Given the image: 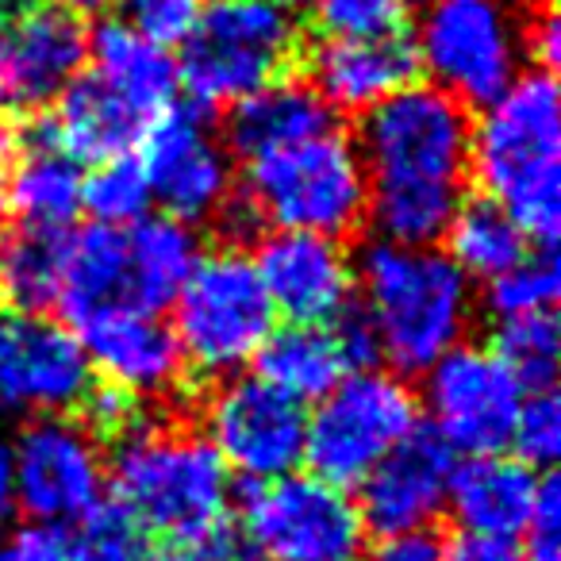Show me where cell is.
I'll use <instances>...</instances> for the list:
<instances>
[{
    "mask_svg": "<svg viewBox=\"0 0 561 561\" xmlns=\"http://www.w3.org/2000/svg\"><path fill=\"white\" fill-rule=\"evenodd\" d=\"M366 193L358 147L331 127L297 147L250 158L239 204L254 224L343 239L366 219Z\"/></svg>",
    "mask_w": 561,
    "mask_h": 561,
    "instance_id": "8992f818",
    "label": "cell"
},
{
    "mask_svg": "<svg viewBox=\"0 0 561 561\" xmlns=\"http://www.w3.org/2000/svg\"><path fill=\"white\" fill-rule=\"evenodd\" d=\"M147 127L150 119L142 112H135L131 104L119 101L108 85H101L89 73V78H78L58 96L55 116L43 124V131L78 165L81 162L96 165V162H108V158L131 154Z\"/></svg>",
    "mask_w": 561,
    "mask_h": 561,
    "instance_id": "7402d4cb",
    "label": "cell"
},
{
    "mask_svg": "<svg viewBox=\"0 0 561 561\" xmlns=\"http://www.w3.org/2000/svg\"><path fill=\"white\" fill-rule=\"evenodd\" d=\"M415 431H420V400L404 377L374 366L354 369L308 412V473L335 489H351L366 481Z\"/></svg>",
    "mask_w": 561,
    "mask_h": 561,
    "instance_id": "9c48e42d",
    "label": "cell"
},
{
    "mask_svg": "<svg viewBox=\"0 0 561 561\" xmlns=\"http://www.w3.org/2000/svg\"><path fill=\"white\" fill-rule=\"evenodd\" d=\"M530 16V0H420V70L461 108H484L523 73Z\"/></svg>",
    "mask_w": 561,
    "mask_h": 561,
    "instance_id": "5b68a950",
    "label": "cell"
},
{
    "mask_svg": "<svg viewBox=\"0 0 561 561\" xmlns=\"http://www.w3.org/2000/svg\"><path fill=\"white\" fill-rule=\"evenodd\" d=\"M469 178L515 219L527 242L553 250L561 231V93L530 70L481 108L469 139Z\"/></svg>",
    "mask_w": 561,
    "mask_h": 561,
    "instance_id": "7a4b0ae2",
    "label": "cell"
},
{
    "mask_svg": "<svg viewBox=\"0 0 561 561\" xmlns=\"http://www.w3.org/2000/svg\"><path fill=\"white\" fill-rule=\"evenodd\" d=\"M124 4V24L135 35H142L154 47H185L193 35L196 20H201V0H119Z\"/></svg>",
    "mask_w": 561,
    "mask_h": 561,
    "instance_id": "8d00e7d4",
    "label": "cell"
},
{
    "mask_svg": "<svg viewBox=\"0 0 561 561\" xmlns=\"http://www.w3.org/2000/svg\"><path fill=\"white\" fill-rule=\"evenodd\" d=\"M81 165L50 142L43 127H35L16 165L4 178V196L20 227L32 231H70L81 211Z\"/></svg>",
    "mask_w": 561,
    "mask_h": 561,
    "instance_id": "d4e9b609",
    "label": "cell"
},
{
    "mask_svg": "<svg viewBox=\"0 0 561 561\" xmlns=\"http://www.w3.org/2000/svg\"><path fill=\"white\" fill-rule=\"evenodd\" d=\"M285 9H305V4H316V0H280Z\"/></svg>",
    "mask_w": 561,
    "mask_h": 561,
    "instance_id": "7dc6e473",
    "label": "cell"
},
{
    "mask_svg": "<svg viewBox=\"0 0 561 561\" xmlns=\"http://www.w3.org/2000/svg\"><path fill=\"white\" fill-rule=\"evenodd\" d=\"M0 196H4V173H0Z\"/></svg>",
    "mask_w": 561,
    "mask_h": 561,
    "instance_id": "c3c4849f",
    "label": "cell"
},
{
    "mask_svg": "<svg viewBox=\"0 0 561 561\" xmlns=\"http://www.w3.org/2000/svg\"><path fill=\"white\" fill-rule=\"evenodd\" d=\"M62 254L66 231L16 227L9 239H0V300L24 316L55 308L62 293Z\"/></svg>",
    "mask_w": 561,
    "mask_h": 561,
    "instance_id": "f1b7e54d",
    "label": "cell"
},
{
    "mask_svg": "<svg viewBox=\"0 0 561 561\" xmlns=\"http://www.w3.org/2000/svg\"><path fill=\"white\" fill-rule=\"evenodd\" d=\"M78 339L93 377L131 400L165 397L178 389L185 358L173 328L158 312L135 305H108L78 320Z\"/></svg>",
    "mask_w": 561,
    "mask_h": 561,
    "instance_id": "ac0fdd59",
    "label": "cell"
},
{
    "mask_svg": "<svg viewBox=\"0 0 561 561\" xmlns=\"http://www.w3.org/2000/svg\"><path fill=\"white\" fill-rule=\"evenodd\" d=\"M9 139H12V124H9V108L0 104V150L9 147Z\"/></svg>",
    "mask_w": 561,
    "mask_h": 561,
    "instance_id": "bcb514c9",
    "label": "cell"
},
{
    "mask_svg": "<svg viewBox=\"0 0 561 561\" xmlns=\"http://www.w3.org/2000/svg\"><path fill=\"white\" fill-rule=\"evenodd\" d=\"M558 320L553 312L535 316H515V320H496V335H492V354L504 362L523 385V392L553 389L558 377Z\"/></svg>",
    "mask_w": 561,
    "mask_h": 561,
    "instance_id": "4dcf8cb0",
    "label": "cell"
},
{
    "mask_svg": "<svg viewBox=\"0 0 561 561\" xmlns=\"http://www.w3.org/2000/svg\"><path fill=\"white\" fill-rule=\"evenodd\" d=\"M538 469L507 454H481L454 466L446 507L458 519L461 535L515 538L527 523L538 496Z\"/></svg>",
    "mask_w": 561,
    "mask_h": 561,
    "instance_id": "44dd1931",
    "label": "cell"
},
{
    "mask_svg": "<svg viewBox=\"0 0 561 561\" xmlns=\"http://www.w3.org/2000/svg\"><path fill=\"white\" fill-rule=\"evenodd\" d=\"M366 535L358 500L312 473L257 481L242 496V538L262 561H358Z\"/></svg>",
    "mask_w": 561,
    "mask_h": 561,
    "instance_id": "30bf717a",
    "label": "cell"
},
{
    "mask_svg": "<svg viewBox=\"0 0 561 561\" xmlns=\"http://www.w3.org/2000/svg\"><path fill=\"white\" fill-rule=\"evenodd\" d=\"M423 404L431 415V435L450 454L481 458L512 446V427L523 404V385L492 346L458 343L427 369Z\"/></svg>",
    "mask_w": 561,
    "mask_h": 561,
    "instance_id": "8fae6325",
    "label": "cell"
},
{
    "mask_svg": "<svg viewBox=\"0 0 561 561\" xmlns=\"http://www.w3.org/2000/svg\"><path fill=\"white\" fill-rule=\"evenodd\" d=\"M512 446L515 458L527 461L530 469H546L558 461L561 454V404L553 397V389L527 392L519 404L512 427Z\"/></svg>",
    "mask_w": 561,
    "mask_h": 561,
    "instance_id": "d590c367",
    "label": "cell"
},
{
    "mask_svg": "<svg viewBox=\"0 0 561 561\" xmlns=\"http://www.w3.org/2000/svg\"><path fill=\"white\" fill-rule=\"evenodd\" d=\"M257 377L293 397L297 404H316L328 397L346 374H354V358L339 339L335 323L328 328H289L273 331L257 351Z\"/></svg>",
    "mask_w": 561,
    "mask_h": 561,
    "instance_id": "4316f807",
    "label": "cell"
},
{
    "mask_svg": "<svg viewBox=\"0 0 561 561\" xmlns=\"http://www.w3.org/2000/svg\"><path fill=\"white\" fill-rule=\"evenodd\" d=\"M443 561H527L515 538H484V535H458L443 546Z\"/></svg>",
    "mask_w": 561,
    "mask_h": 561,
    "instance_id": "7bdbcfd3",
    "label": "cell"
},
{
    "mask_svg": "<svg viewBox=\"0 0 561 561\" xmlns=\"http://www.w3.org/2000/svg\"><path fill=\"white\" fill-rule=\"evenodd\" d=\"M415 12V0H316L323 39H377L397 35Z\"/></svg>",
    "mask_w": 561,
    "mask_h": 561,
    "instance_id": "e575fe53",
    "label": "cell"
},
{
    "mask_svg": "<svg viewBox=\"0 0 561 561\" xmlns=\"http://www.w3.org/2000/svg\"><path fill=\"white\" fill-rule=\"evenodd\" d=\"M300 47L293 9L280 0H208L178 58V81L193 108H234L280 81Z\"/></svg>",
    "mask_w": 561,
    "mask_h": 561,
    "instance_id": "52a82bcc",
    "label": "cell"
},
{
    "mask_svg": "<svg viewBox=\"0 0 561 561\" xmlns=\"http://www.w3.org/2000/svg\"><path fill=\"white\" fill-rule=\"evenodd\" d=\"M270 297L254 270V257L239 247L211 250L173 300V335L181 358L201 377H231L257 358L273 335Z\"/></svg>",
    "mask_w": 561,
    "mask_h": 561,
    "instance_id": "ba28073f",
    "label": "cell"
},
{
    "mask_svg": "<svg viewBox=\"0 0 561 561\" xmlns=\"http://www.w3.org/2000/svg\"><path fill=\"white\" fill-rule=\"evenodd\" d=\"M12 484L16 507H24L32 523L70 527L104 504L108 461L85 423L43 415L27 420L12 443Z\"/></svg>",
    "mask_w": 561,
    "mask_h": 561,
    "instance_id": "7c38bea8",
    "label": "cell"
},
{
    "mask_svg": "<svg viewBox=\"0 0 561 561\" xmlns=\"http://www.w3.org/2000/svg\"><path fill=\"white\" fill-rule=\"evenodd\" d=\"M454 454L431 431L408 435L374 473L362 481L358 512L377 538L431 530L446 512Z\"/></svg>",
    "mask_w": 561,
    "mask_h": 561,
    "instance_id": "d6986e66",
    "label": "cell"
},
{
    "mask_svg": "<svg viewBox=\"0 0 561 561\" xmlns=\"http://www.w3.org/2000/svg\"><path fill=\"white\" fill-rule=\"evenodd\" d=\"M308 412L257 374H231L204 404V431L227 469L250 484L297 473L305 461Z\"/></svg>",
    "mask_w": 561,
    "mask_h": 561,
    "instance_id": "4fadbf2b",
    "label": "cell"
},
{
    "mask_svg": "<svg viewBox=\"0 0 561 561\" xmlns=\"http://www.w3.org/2000/svg\"><path fill=\"white\" fill-rule=\"evenodd\" d=\"M473 119L435 85H408L369 108L358 127L366 219L397 247H438L466 204Z\"/></svg>",
    "mask_w": 561,
    "mask_h": 561,
    "instance_id": "6da1fadb",
    "label": "cell"
},
{
    "mask_svg": "<svg viewBox=\"0 0 561 561\" xmlns=\"http://www.w3.org/2000/svg\"><path fill=\"white\" fill-rule=\"evenodd\" d=\"M93 78L108 85L119 101H127L147 119L173 108L178 96V58L135 35L124 20H101L89 32V58Z\"/></svg>",
    "mask_w": 561,
    "mask_h": 561,
    "instance_id": "603a6c76",
    "label": "cell"
},
{
    "mask_svg": "<svg viewBox=\"0 0 561 561\" xmlns=\"http://www.w3.org/2000/svg\"><path fill=\"white\" fill-rule=\"evenodd\" d=\"M0 561H4V558H0Z\"/></svg>",
    "mask_w": 561,
    "mask_h": 561,
    "instance_id": "681fc988",
    "label": "cell"
},
{
    "mask_svg": "<svg viewBox=\"0 0 561 561\" xmlns=\"http://www.w3.org/2000/svg\"><path fill=\"white\" fill-rule=\"evenodd\" d=\"M142 178L150 185V201L162 204L165 216L204 224L224 216L234 201L231 150L211 127L208 112L201 108H165L150 119L139 139Z\"/></svg>",
    "mask_w": 561,
    "mask_h": 561,
    "instance_id": "5bb4252c",
    "label": "cell"
},
{
    "mask_svg": "<svg viewBox=\"0 0 561 561\" xmlns=\"http://www.w3.org/2000/svg\"><path fill=\"white\" fill-rule=\"evenodd\" d=\"M561 289V270L553 250H530L512 270L484 280V305L496 320H515V316L553 312Z\"/></svg>",
    "mask_w": 561,
    "mask_h": 561,
    "instance_id": "d6a6232c",
    "label": "cell"
},
{
    "mask_svg": "<svg viewBox=\"0 0 561 561\" xmlns=\"http://www.w3.org/2000/svg\"><path fill=\"white\" fill-rule=\"evenodd\" d=\"M55 4H62V9H70V12H101V9H108V4H116V0H55Z\"/></svg>",
    "mask_w": 561,
    "mask_h": 561,
    "instance_id": "f6af8a7d",
    "label": "cell"
},
{
    "mask_svg": "<svg viewBox=\"0 0 561 561\" xmlns=\"http://www.w3.org/2000/svg\"><path fill=\"white\" fill-rule=\"evenodd\" d=\"M78 538V561H162V546L116 504H101Z\"/></svg>",
    "mask_w": 561,
    "mask_h": 561,
    "instance_id": "836d02e7",
    "label": "cell"
},
{
    "mask_svg": "<svg viewBox=\"0 0 561 561\" xmlns=\"http://www.w3.org/2000/svg\"><path fill=\"white\" fill-rule=\"evenodd\" d=\"M85 58V24L62 4H24L0 16V104L47 108L81 78Z\"/></svg>",
    "mask_w": 561,
    "mask_h": 561,
    "instance_id": "2e32d148",
    "label": "cell"
},
{
    "mask_svg": "<svg viewBox=\"0 0 561 561\" xmlns=\"http://www.w3.org/2000/svg\"><path fill=\"white\" fill-rule=\"evenodd\" d=\"M162 561H262V558H257L254 546L242 535H234L231 527H219L188 546L162 550Z\"/></svg>",
    "mask_w": 561,
    "mask_h": 561,
    "instance_id": "ab89813d",
    "label": "cell"
},
{
    "mask_svg": "<svg viewBox=\"0 0 561 561\" xmlns=\"http://www.w3.org/2000/svg\"><path fill=\"white\" fill-rule=\"evenodd\" d=\"M108 484L116 507H124L154 542H165V550L227 527L231 469L196 431L139 420L116 435Z\"/></svg>",
    "mask_w": 561,
    "mask_h": 561,
    "instance_id": "277c9868",
    "label": "cell"
},
{
    "mask_svg": "<svg viewBox=\"0 0 561 561\" xmlns=\"http://www.w3.org/2000/svg\"><path fill=\"white\" fill-rule=\"evenodd\" d=\"M354 289L377 354L397 374H427L473 328V280L438 247L369 242L354 262Z\"/></svg>",
    "mask_w": 561,
    "mask_h": 561,
    "instance_id": "3957f363",
    "label": "cell"
},
{
    "mask_svg": "<svg viewBox=\"0 0 561 561\" xmlns=\"http://www.w3.org/2000/svg\"><path fill=\"white\" fill-rule=\"evenodd\" d=\"M527 58L542 73H550L553 66L561 62V27H558V16H553L550 4H542V12H535V16H530V27H527Z\"/></svg>",
    "mask_w": 561,
    "mask_h": 561,
    "instance_id": "b9f144b4",
    "label": "cell"
},
{
    "mask_svg": "<svg viewBox=\"0 0 561 561\" xmlns=\"http://www.w3.org/2000/svg\"><path fill=\"white\" fill-rule=\"evenodd\" d=\"M127 305L162 312L201 262V234L173 216H142L127 227Z\"/></svg>",
    "mask_w": 561,
    "mask_h": 561,
    "instance_id": "484cf974",
    "label": "cell"
},
{
    "mask_svg": "<svg viewBox=\"0 0 561 561\" xmlns=\"http://www.w3.org/2000/svg\"><path fill=\"white\" fill-rule=\"evenodd\" d=\"M93 389V366L73 328L47 312L0 320V412L32 420L81 412Z\"/></svg>",
    "mask_w": 561,
    "mask_h": 561,
    "instance_id": "9a60e30c",
    "label": "cell"
},
{
    "mask_svg": "<svg viewBox=\"0 0 561 561\" xmlns=\"http://www.w3.org/2000/svg\"><path fill=\"white\" fill-rule=\"evenodd\" d=\"M519 535V550L527 561H561V492L553 477H542L535 507H530Z\"/></svg>",
    "mask_w": 561,
    "mask_h": 561,
    "instance_id": "74e56055",
    "label": "cell"
},
{
    "mask_svg": "<svg viewBox=\"0 0 561 561\" xmlns=\"http://www.w3.org/2000/svg\"><path fill=\"white\" fill-rule=\"evenodd\" d=\"M108 305H127V234L104 224L66 231L58 308L78 323Z\"/></svg>",
    "mask_w": 561,
    "mask_h": 561,
    "instance_id": "83f0119b",
    "label": "cell"
},
{
    "mask_svg": "<svg viewBox=\"0 0 561 561\" xmlns=\"http://www.w3.org/2000/svg\"><path fill=\"white\" fill-rule=\"evenodd\" d=\"M254 270L273 312L297 328H328L354 305V257L339 239L273 231L257 242Z\"/></svg>",
    "mask_w": 561,
    "mask_h": 561,
    "instance_id": "e0dca14e",
    "label": "cell"
},
{
    "mask_svg": "<svg viewBox=\"0 0 561 561\" xmlns=\"http://www.w3.org/2000/svg\"><path fill=\"white\" fill-rule=\"evenodd\" d=\"M331 108L300 81H270L265 89L239 101L227 119V150L239 158H262L273 150L297 147L305 139L331 131Z\"/></svg>",
    "mask_w": 561,
    "mask_h": 561,
    "instance_id": "cb8c5ba5",
    "label": "cell"
},
{
    "mask_svg": "<svg viewBox=\"0 0 561 561\" xmlns=\"http://www.w3.org/2000/svg\"><path fill=\"white\" fill-rule=\"evenodd\" d=\"M312 89L331 112L366 116L392 93L415 85L420 58L408 35H377V39H323L308 58Z\"/></svg>",
    "mask_w": 561,
    "mask_h": 561,
    "instance_id": "ffe728a7",
    "label": "cell"
},
{
    "mask_svg": "<svg viewBox=\"0 0 561 561\" xmlns=\"http://www.w3.org/2000/svg\"><path fill=\"white\" fill-rule=\"evenodd\" d=\"M81 208L93 216V224L119 227V231L139 224L150 208V185L142 178L139 158L124 154L96 162L93 173L81 181Z\"/></svg>",
    "mask_w": 561,
    "mask_h": 561,
    "instance_id": "1f68e13d",
    "label": "cell"
},
{
    "mask_svg": "<svg viewBox=\"0 0 561 561\" xmlns=\"http://www.w3.org/2000/svg\"><path fill=\"white\" fill-rule=\"evenodd\" d=\"M16 515V484H12V443L0 435V530Z\"/></svg>",
    "mask_w": 561,
    "mask_h": 561,
    "instance_id": "ee69618b",
    "label": "cell"
},
{
    "mask_svg": "<svg viewBox=\"0 0 561 561\" xmlns=\"http://www.w3.org/2000/svg\"><path fill=\"white\" fill-rule=\"evenodd\" d=\"M446 257L466 273L469 280H492L504 270H512L523 254L530 250L527 234L515 227L507 211L496 204L466 201L454 211L450 227H446Z\"/></svg>",
    "mask_w": 561,
    "mask_h": 561,
    "instance_id": "f546056e",
    "label": "cell"
},
{
    "mask_svg": "<svg viewBox=\"0 0 561 561\" xmlns=\"http://www.w3.org/2000/svg\"><path fill=\"white\" fill-rule=\"evenodd\" d=\"M358 561H443V542L431 530L392 535L381 538L377 546H366V553Z\"/></svg>",
    "mask_w": 561,
    "mask_h": 561,
    "instance_id": "60d3db41",
    "label": "cell"
},
{
    "mask_svg": "<svg viewBox=\"0 0 561 561\" xmlns=\"http://www.w3.org/2000/svg\"><path fill=\"white\" fill-rule=\"evenodd\" d=\"M4 561H78V538L70 527H55V523H27L9 538V546L0 550Z\"/></svg>",
    "mask_w": 561,
    "mask_h": 561,
    "instance_id": "f35d334b",
    "label": "cell"
}]
</instances>
